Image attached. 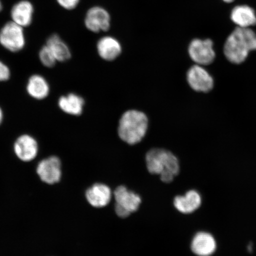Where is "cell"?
Masks as SVG:
<instances>
[{"label":"cell","mask_w":256,"mask_h":256,"mask_svg":"<svg viewBox=\"0 0 256 256\" xmlns=\"http://www.w3.org/2000/svg\"><path fill=\"white\" fill-rule=\"evenodd\" d=\"M148 124V118L142 112L128 110L120 118L118 134L124 142L135 145L145 136Z\"/></svg>","instance_id":"3957f363"},{"label":"cell","mask_w":256,"mask_h":256,"mask_svg":"<svg viewBox=\"0 0 256 256\" xmlns=\"http://www.w3.org/2000/svg\"><path fill=\"white\" fill-rule=\"evenodd\" d=\"M232 20L240 28H250L256 24V14L248 6H238L232 9Z\"/></svg>","instance_id":"5bb4252c"},{"label":"cell","mask_w":256,"mask_h":256,"mask_svg":"<svg viewBox=\"0 0 256 256\" xmlns=\"http://www.w3.org/2000/svg\"><path fill=\"white\" fill-rule=\"evenodd\" d=\"M86 199L92 206L95 208L104 207L110 202L112 192L108 186L96 184L88 188L86 193Z\"/></svg>","instance_id":"7c38bea8"},{"label":"cell","mask_w":256,"mask_h":256,"mask_svg":"<svg viewBox=\"0 0 256 256\" xmlns=\"http://www.w3.org/2000/svg\"><path fill=\"white\" fill-rule=\"evenodd\" d=\"M201 197L196 191L192 190L187 192L184 196L175 198L174 206L179 212L191 214L199 208L201 204Z\"/></svg>","instance_id":"4fadbf2b"},{"label":"cell","mask_w":256,"mask_h":256,"mask_svg":"<svg viewBox=\"0 0 256 256\" xmlns=\"http://www.w3.org/2000/svg\"><path fill=\"white\" fill-rule=\"evenodd\" d=\"M36 172L44 183L49 184H56L62 178V162L56 156H50L42 160L38 164Z\"/></svg>","instance_id":"52a82bcc"},{"label":"cell","mask_w":256,"mask_h":256,"mask_svg":"<svg viewBox=\"0 0 256 256\" xmlns=\"http://www.w3.org/2000/svg\"><path fill=\"white\" fill-rule=\"evenodd\" d=\"M26 90L32 98L43 100L49 95L50 88L49 84L44 76L35 74L28 79Z\"/></svg>","instance_id":"e0dca14e"},{"label":"cell","mask_w":256,"mask_h":256,"mask_svg":"<svg viewBox=\"0 0 256 256\" xmlns=\"http://www.w3.org/2000/svg\"><path fill=\"white\" fill-rule=\"evenodd\" d=\"M216 248L215 238L210 233L198 232L192 242V250L198 256H210L215 252Z\"/></svg>","instance_id":"8fae6325"},{"label":"cell","mask_w":256,"mask_h":256,"mask_svg":"<svg viewBox=\"0 0 256 256\" xmlns=\"http://www.w3.org/2000/svg\"><path fill=\"white\" fill-rule=\"evenodd\" d=\"M255 50L256 34L248 28H236L227 38L224 46L226 59L236 64L244 62L249 53Z\"/></svg>","instance_id":"6da1fadb"},{"label":"cell","mask_w":256,"mask_h":256,"mask_svg":"<svg viewBox=\"0 0 256 256\" xmlns=\"http://www.w3.org/2000/svg\"><path fill=\"white\" fill-rule=\"evenodd\" d=\"M187 81L190 87L198 92H209L214 85L212 76L202 66L197 64L188 70Z\"/></svg>","instance_id":"ba28073f"},{"label":"cell","mask_w":256,"mask_h":256,"mask_svg":"<svg viewBox=\"0 0 256 256\" xmlns=\"http://www.w3.org/2000/svg\"><path fill=\"white\" fill-rule=\"evenodd\" d=\"M0 44L10 52H17L23 50L25 46L23 27L14 22H8L0 31Z\"/></svg>","instance_id":"5b68a950"},{"label":"cell","mask_w":256,"mask_h":256,"mask_svg":"<svg viewBox=\"0 0 256 256\" xmlns=\"http://www.w3.org/2000/svg\"><path fill=\"white\" fill-rule=\"evenodd\" d=\"M85 24L88 30L95 33L100 31H107L110 28V15L104 8H92L86 14Z\"/></svg>","instance_id":"30bf717a"},{"label":"cell","mask_w":256,"mask_h":256,"mask_svg":"<svg viewBox=\"0 0 256 256\" xmlns=\"http://www.w3.org/2000/svg\"><path fill=\"white\" fill-rule=\"evenodd\" d=\"M10 75V70L8 66L0 60V82L8 81Z\"/></svg>","instance_id":"44dd1931"},{"label":"cell","mask_w":256,"mask_h":256,"mask_svg":"<svg viewBox=\"0 0 256 256\" xmlns=\"http://www.w3.org/2000/svg\"><path fill=\"white\" fill-rule=\"evenodd\" d=\"M84 100L81 96L70 94L62 96L58 100V106L60 110L69 114L78 116L82 114Z\"/></svg>","instance_id":"ac0fdd59"},{"label":"cell","mask_w":256,"mask_h":256,"mask_svg":"<svg viewBox=\"0 0 256 256\" xmlns=\"http://www.w3.org/2000/svg\"><path fill=\"white\" fill-rule=\"evenodd\" d=\"M146 159L150 174L160 175L164 183H170L180 172L178 158L168 150L152 149L147 152Z\"/></svg>","instance_id":"7a4b0ae2"},{"label":"cell","mask_w":256,"mask_h":256,"mask_svg":"<svg viewBox=\"0 0 256 256\" xmlns=\"http://www.w3.org/2000/svg\"><path fill=\"white\" fill-rule=\"evenodd\" d=\"M2 120H3V112H2V110L1 108H0V124H2Z\"/></svg>","instance_id":"603a6c76"},{"label":"cell","mask_w":256,"mask_h":256,"mask_svg":"<svg viewBox=\"0 0 256 256\" xmlns=\"http://www.w3.org/2000/svg\"><path fill=\"white\" fill-rule=\"evenodd\" d=\"M46 46L50 48L56 62H65L71 58L68 46L58 35L53 34L48 38Z\"/></svg>","instance_id":"d6986e66"},{"label":"cell","mask_w":256,"mask_h":256,"mask_svg":"<svg viewBox=\"0 0 256 256\" xmlns=\"http://www.w3.org/2000/svg\"><path fill=\"white\" fill-rule=\"evenodd\" d=\"M188 52L192 60L201 66L210 65L216 58L214 43L210 39L192 40L188 46Z\"/></svg>","instance_id":"8992f818"},{"label":"cell","mask_w":256,"mask_h":256,"mask_svg":"<svg viewBox=\"0 0 256 256\" xmlns=\"http://www.w3.org/2000/svg\"><path fill=\"white\" fill-rule=\"evenodd\" d=\"M2 4L1 2H0V12L2 11Z\"/></svg>","instance_id":"d4e9b609"},{"label":"cell","mask_w":256,"mask_h":256,"mask_svg":"<svg viewBox=\"0 0 256 256\" xmlns=\"http://www.w3.org/2000/svg\"><path fill=\"white\" fill-rule=\"evenodd\" d=\"M224 2H232L234 1V0H223Z\"/></svg>","instance_id":"cb8c5ba5"},{"label":"cell","mask_w":256,"mask_h":256,"mask_svg":"<svg viewBox=\"0 0 256 256\" xmlns=\"http://www.w3.org/2000/svg\"><path fill=\"white\" fill-rule=\"evenodd\" d=\"M14 151L16 156L22 162H30L36 158L39 146L33 136L24 134L16 140Z\"/></svg>","instance_id":"9c48e42d"},{"label":"cell","mask_w":256,"mask_h":256,"mask_svg":"<svg viewBox=\"0 0 256 256\" xmlns=\"http://www.w3.org/2000/svg\"><path fill=\"white\" fill-rule=\"evenodd\" d=\"M58 4L66 10L75 8L78 4L80 0H56Z\"/></svg>","instance_id":"7402d4cb"},{"label":"cell","mask_w":256,"mask_h":256,"mask_svg":"<svg viewBox=\"0 0 256 256\" xmlns=\"http://www.w3.org/2000/svg\"><path fill=\"white\" fill-rule=\"evenodd\" d=\"M114 196L116 201L115 212L118 216L122 218H126L131 213L136 212L142 203V199L139 195L128 190L124 186L116 188Z\"/></svg>","instance_id":"277c9868"},{"label":"cell","mask_w":256,"mask_h":256,"mask_svg":"<svg viewBox=\"0 0 256 256\" xmlns=\"http://www.w3.org/2000/svg\"><path fill=\"white\" fill-rule=\"evenodd\" d=\"M99 56L104 60H113L119 56L122 52L120 43L114 38L105 36L98 43Z\"/></svg>","instance_id":"9a60e30c"},{"label":"cell","mask_w":256,"mask_h":256,"mask_svg":"<svg viewBox=\"0 0 256 256\" xmlns=\"http://www.w3.org/2000/svg\"><path fill=\"white\" fill-rule=\"evenodd\" d=\"M33 12V6L30 2H18L12 9L11 16L12 22L23 28L28 26L31 24Z\"/></svg>","instance_id":"2e32d148"},{"label":"cell","mask_w":256,"mask_h":256,"mask_svg":"<svg viewBox=\"0 0 256 256\" xmlns=\"http://www.w3.org/2000/svg\"><path fill=\"white\" fill-rule=\"evenodd\" d=\"M40 59L42 64L48 68H52L56 65V60L47 46L42 48L40 50Z\"/></svg>","instance_id":"ffe728a7"}]
</instances>
